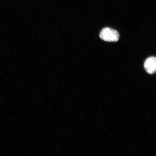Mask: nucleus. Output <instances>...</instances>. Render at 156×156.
<instances>
[{
    "instance_id": "1",
    "label": "nucleus",
    "mask_w": 156,
    "mask_h": 156,
    "mask_svg": "<svg viewBox=\"0 0 156 156\" xmlns=\"http://www.w3.org/2000/svg\"><path fill=\"white\" fill-rule=\"evenodd\" d=\"M99 36L102 40L107 42H117L119 38L118 31L109 27L103 28L100 32Z\"/></svg>"
},
{
    "instance_id": "2",
    "label": "nucleus",
    "mask_w": 156,
    "mask_h": 156,
    "mask_svg": "<svg viewBox=\"0 0 156 156\" xmlns=\"http://www.w3.org/2000/svg\"><path fill=\"white\" fill-rule=\"evenodd\" d=\"M144 68L146 72L150 74L156 73V57L151 56L145 60L144 64Z\"/></svg>"
}]
</instances>
